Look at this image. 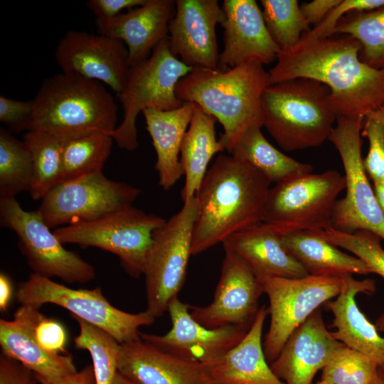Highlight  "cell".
<instances>
[{"mask_svg": "<svg viewBox=\"0 0 384 384\" xmlns=\"http://www.w3.org/2000/svg\"><path fill=\"white\" fill-rule=\"evenodd\" d=\"M345 188L344 176L336 170L276 183L269 190L262 222L281 235L330 228L337 197Z\"/></svg>", "mask_w": 384, "mask_h": 384, "instance_id": "obj_8", "label": "cell"}, {"mask_svg": "<svg viewBox=\"0 0 384 384\" xmlns=\"http://www.w3.org/2000/svg\"><path fill=\"white\" fill-rule=\"evenodd\" d=\"M228 153L252 166L270 183H279L313 171L311 164L298 161L274 147L260 126L249 127Z\"/></svg>", "mask_w": 384, "mask_h": 384, "instance_id": "obj_30", "label": "cell"}, {"mask_svg": "<svg viewBox=\"0 0 384 384\" xmlns=\"http://www.w3.org/2000/svg\"><path fill=\"white\" fill-rule=\"evenodd\" d=\"M166 220L132 206L102 218L64 225L53 232L63 244L94 247L118 256L122 267L137 278L144 273L154 233Z\"/></svg>", "mask_w": 384, "mask_h": 384, "instance_id": "obj_7", "label": "cell"}, {"mask_svg": "<svg viewBox=\"0 0 384 384\" xmlns=\"http://www.w3.org/2000/svg\"><path fill=\"white\" fill-rule=\"evenodd\" d=\"M113 384H137V383L131 380L127 377L124 376L123 375H122L117 371L116 376L114 378Z\"/></svg>", "mask_w": 384, "mask_h": 384, "instance_id": "obj_50", "label": "cell"}, {"mask_svg": "<svg viewBox=\"0 0 384 384\" xmlns=\"http://www.w3.org/2000/svg\"><path fill=\"white\" fill-rule=\"evenodd\" d=\"M282 235L268 224L260 222L233 234L223 245L238 254L260 279L309 275L285 250Z\"/></svg>", "mask_w": 384, "mask_h": 384, "instance_id": "obj_25", "label": "cell"}, {"mask_svg": "<svg viewBox=\"0 0 384 384\" xmlns=\"http://www.w3.org/2000/svg\"><path fill=\"white\" fill-rule=\"evenodd\" d=\"M361 45L348 35L302 38L291 48L279 49L270 70V85L307 78L330 90L338 117H366L384 105V70L373 68L359 58Z\"/></svg>", "mask_w": 384, "mask_h": 384, "instance_id": "obj_1", "label": "cell"}, {"mask_svg": "<svg viewBox=\"0 0 384 384\" xmlns=\"http://www.w3.org/2000/svg\"><path fill=\"white\" fill-rule=\"evenodd\" d=\"M0 217L1 225L16 234L32 273L68 283H85L95 277V267L64 247L38 210H24L15 198H0Z\"/></svg>", "mask_w": 384, "mask_h": 384, "instance_id": "obj_12", "label": "cell"}, {"mask_svg": "<svg viewBox=\"0 0 384 384\" xmlns=\"http://www.w3.org/2000/svg\"><path fill=\"white\" fill-rule=\"evenodd\" d=\"M167 311L171 328L166 334L139 333L140 338L164 351L203 364L231 349L248 331L233 326L208 329L192 317L190 306L178 297L169 303Z\"/></svg>", "mask_w": 384, "mask_h": 384, "instance_id": "obj_18", "label": "cell"}, {"mask_svg": "<svg viewBox=\"0 0 384 384\" xmlns=\"http://www.w3.org/2000/svg\"><path fill=\"white\" fill-rule=\"evenodd\" d=\"M67 135L31 130L23 136L32 160V181L29 193L34 200H41L63 181V149Z\"/></svg>", "mask_w": 384, "mask_h": 384, "instance_id": "obj_31", "label": "cell"}, {"mask_svg": "<svg viewBox=\"0 0 384 384\" xmlns=\"http://www.w3.org/2000/svg\"><path fill=\"white\" fill-rule=\"evenodd\" d=\"M260 4L267 29L280 49L294 47L310 31L298 1L261 0Z\"/></svg>", "mask_w": 384, "mask_h": 384, "instance_id": "obj_36", "label": "cell"}, {"mask_svg": "<svg viewBox=\"0 0 384 384\" xmlns=\"http://www.w3.org/2000/svg\"><path fill=\"white\" fill-rule=\"evenodd\" d=\"M371 384H384V365L378 366Z\"/></svg>", "mask_w": 384, "mask_h": 384, "instance_id": "obj_49", "label": "cell"}, {"mask_svg": "<svg viewBox=\"0 0 384 384\" xmlns=\"http://www.w3.org/2000/svg\"><path fill=\"white\" fill-rule=\"evenodd\" d=\"M37 378L40 384H95L94 370L90 365L86 366L75 374L58 379Z\"/></svg>", "mask_w": 384, "mask_h": 384, "instance_id": "obj_46", "label": "cell"}, {"mask_svg": "<svg viewBox=\"0 0 384 384\" xmlns=\"http://www.w3.org/2000/svg\"><path fill=\"white\" fill-rule=\"evenodd\" d=\"M383 6L384 0H341L319 24L304 33L302 38L314 39L331 36L340 19L347 14L369 11Z\"/></svg>", "mask_w": 384, "mask_h": 384, "instance_id": "obj_41", "label": "cell"}, {"mask_svg": "<svg viewBox=\"0 0 384 384\" xmlns=\"http://www.w3.org/2000/svg\"><path fill=\"white\" fill-rule=\"evenodd\" d=\"M329 242L351 252L364 262L373 273L384 279V250L381 238L375 233L361 230L353 233H346L330 227L324 230L312 231ZM378 331L384 332V314L376 321Z\"/></svg>", "mask_w": 384, "mask_h": 384, "instance_id": "obj_37", "label": "cell"}, {"mask_svg": "<svg viewBox=\"0 0 384 384\" xmlns=\"http://www.w3.org/2000/svg\"><path fill=\"white\" fill-rule=\"evenodd\" d=\"M140 193L135 186L97 172L61 182L41 199L37 210L50 228L62 227L129 207Z\"/></svg>", "mask_w": 384, "mask_h": 384, "instance_id": "obj_14", "label": "cell"}, {"mask_svg": "<svg viewBox=\"0 0 384 384\" xmlns=\"http://www.w3.org/2000/svg\"><path fill=\"white\" fill-rule=\"evenodd\" d=\"M33 110V99L22 101L0 96V121L12 132L27 131Z\"/></svg>", "mask_w": 384, "mask_h": 384, "instance_id": "obj_42", "label": "cell"}, {"mask_svg": "<svg viewBox=\"0 0 384 384\" xmlns=\"http://www.w3.org/2000/svg\"><path fill=\"white\" fill-rule=\"evenodd\" d=\"M332 35H348L360 45V60L384 70V6L369 11H354L340 19Z\"/></svg>", "mask_w": 384, "mask_h": 384, "instance_id": "obj_32", "label": "cell"}, {"mask_svg": "<svg viewBox=\"0 0 384 384\" xmlns=\"http://www.w3.org/2000/svg\"><path fill=\"white\" fill-rule=\"evenodd\" d=\"M341 344L327 329L318 309L292 332L270 366L284 384H312Z\"/></svg>", "mask_w": 384, "mask_h": 384, "instance_id": "obj_20", "label": "cell"}, {"mask_svg": "<svg viewBox=\"0 0 384 384\" xmlns=\"http://www.w3.org/2000/svg\"><path fill=\"white\" fill-rule=\"evenodd\" d=\"M221 273L213 299L205 306H190L192 317L208 329L237 326L249 330L264 293L262 282L235 252L224 248Z\"/></svg>", "mask_w": 384, "mask_h": 384, "instance_id": "obj_15", "label": "cell"}, {"mask_svg": "<svg viewBox=\"0 0 384 384\" xmlns=\"http://www.w3.org/2000/svg\"><path fill=\"white\" fill-rule=\"evenodd\" d=\"M16 299L21 305L38 309L45 304L63 307L70 315L107 332L119 343L140 338L139 329L155 321L146 310L133 314L117 309L105 297L100 287L73 289L33 273L18 284Z\"/></svg>", "mask_w": 384, "mask_h": 384, "instance_id": "obj_9", "label": "cell"}, {"mask_svg": "<svg viewBox=\"0 0 384 384\" xmlns=\"http://www.w3.org/2000/svg\"><path fill=\"white\" fill-rule=\"evenodd\" d=\"M223 49L218 70L246 63L268 65L277 60L280 48L265 26L262 9L255 0H225Z\"/></svg>", "mask_w": 384, "mask_h": 384, "instance_id": "obj_19", "label": "cell"}, {"mask_svg": "<svg viewBox=\"0 0 384 384\" xmlns=\"http://www.w3.org/2000/svg\"><path fill=\"white\" fill-rule=\"evenodd\" d=\"M1 353L15 359L37 377L58 379L78 372L69 353H53L44 349L31 331L14 320L0 319Z\"/></svg>", "mask_w": 384, "mask_h": 384, "instance_id": "obj_28", "label": "cell"}, {"mask_svg": "<svg viewBox=\"0 0 384 384\" xmlns=\"http://www.w3.org/2000/svg\"><path fill=\"white\" fill-rule=\"evenodd\" d=\"M378 365L343 343L321 369V380L333 384H371Z\"/></svg>", "mask_w": 384, "mask_h": 384, "instance_id": "obj_38", "label": "cell"}, {"mask_svg": "<svg viewBox=\"0 0 384 384\" xmlns=\"http://www.w3.org/2000/svg\"><path fill=\"white\" fill-rule=\"evenodd\" d=\"M217 120L195 104L193 116L181 147L185 183L181 191L183 202L195 197L208 171L213 156L225 151L216 138Z\"/></svg>", "mask_w": 384, "mask_h": 384, "instance_id": "obj_29", "label": "cell"}, {"mask_svg": "<svg viewBox=\"0 0 384 384\" xmlns=\"http://www.w3.org/2000/svg\"><path fill=\"white\" fill-rule=\"evenodd\" d=\"M33 175L31 156L23 141L0 128V198L28 191Z\"/></svg>", "mask_w": 384, "mask_h": 384, "instance_id": "obj_34", "label": "cell"}, {"mask_svg": "<svg viewBox=\"0 0 384 384\" xmlns=\"http://www.w3.org/2000/svg\"><path fill=\"white\" fill-rule=\"evenodd\" d=\"M262 111L263 126L288 151L319 146L329 140L337 119L328 87L307 78L268 85Z\"/></svg>", "mask_w": 384, "mask_h": 384, "instance_id": "obj_5", "label": "cell"}, {"mask_svg": "<svg viewBox=\"0 0 384 384\" xmlns=\"http://www.w3.org/2000/svg\"><path fill=\"white\" fill-rule=\"evenodd\" d=\"M341 0H314L300 6L302 14L309 24H319Z\"/></svg>", "mask_w": 384, "mask_h": 384, "instance_id": "obj_45", "label": "cell"}, {"mask_svg": "<svg viewBox=\"0 0 384 384\" xmlns=\"http://www.w3.org/2000/svg\"><path fill=\"white\" fill-rule=\"evenodd\" d=\"M198 210L195 196L154 233L143 274L146 311L155 319L167 311L184 284Z\"/></svg>", "mask_w": 384, "mask_h": 384, "instance_id": "obj_11", "label": "cell"}, {"mask_svg": "<svg viewBox=\"0 0 384 384\" xmlns=\"http://www.w3.org/2000/svg\"><path fill=\"white\" fill-rule=\"evenodd\" d=\"M282 242L285 250L309 275L341 278L354 274L373 273L361 259L342 252L311 231L284 234Z\"/></svg>", "mask_w": 384, "mask_h": 384, "instance_id": "obj_27", "label": "cell"}, {"mask_svg": "<svg viewBox=\"0 0 384 384\" xmlns=\"http://www.w3.org/2000/svg\"><path fill=\"white\" fill-rule=\"evenodd\" d=\"M13 284L10 277L5 272L0 273V310L7 311L13 297Z\"/></svg>", "mask_w": 384, "mask_h": 384, "instance_id": "obj_47", "label": "cell"}, {"mask_svg": "<svg viewBox=\"0 0 384 384\" xmlns=\"http://www.w3.org/2000/svg\"><path fill=\"white\" fill-rule=\"evenodd\" d=\"M191 70L172 53L169 37L149 58L129 67L125 85L117 95L123 119L112 134L119 148L131 151L139 146L136 121L144 110H171L184 103L176 97V87Z\"/></svg>", "mask_w": 384, "mask_h": 384, "instance_id": "obj_6", "label": "cell"}, {"mask_svg": "<svg viewBox=\"0 0 384 384\" xmlns=\"http://www.w3.org/2000/svg\"><path fill=\"white\" fill-rule=\"evenodd\" d=\"M224 18L218 0H176L169 26L172 53L192 69H218L215 30Z\"/></svg>", "mask_w": 384, "mask_h": 384, "instance_id": "obj_17", "label": "cell"}, {"mask_svg": "<svg viewBox=\"0 0 384 384\" xmlns=\"http://www.w3.org/2000/svg\"><path fill=\"white\" fill-rule=\"evenodd\" d=\"M260 281L270 302V327L262 344L270 363L292 332L321 305L337 297L341 289L342 277H269Z\"/></svg>", "mask_w": 384, "mask_h": 384, "instance_id": "obj_13", "label": "cell"}, {"mask_svg": "<svg viewBox=\"0 0 384 384\" xmlns=\"http://www.w3.org/2000/svg\"><path fill=\"white\" fill-rule=\"evenodd\" d=\"M79 334L74 338L75 347L87 351L92 358L95 384H113L117 373L119 343L107 332L75 316Z\"/></svg>", "mask_w": 384, "mask_h": 384, "instance_id": "obj_35", "label": "cell"}, {"mask_svg": "<svg viewBox=\"0 0 384 384\" xmlns=\"http://www.w3.org/2000/svg\"><path fill=\"white\" fill-rule=\"evenodd\" d=\"M270 185L264 176L247 163L231 155H218L196 195L198 210L192 255L262 222Z\"/></svg>", "mask_w": 384, "mask_h": 384, "instance_id": "obj_2", "label": "cell"}, {"mask_svg": "<svg viewBox=\"0 0 384 384\" xmlns=\"http://www.w3.org/2000/svg\"><path fill=\"white\" fill-rule=\"evenodd\" d=\"M269 308L260 307L243 338L222 356L203 364L215 384H284L272 372L262 343Z\"/></svg>", "mask_w": 384, "mask_h": 384, "instance_id": "obj_24", "label": "cell"}, {"mask_svg": "<svg viewBox=\"0 0 384 384\" xmlns=\"http://www.w3.org/2000/svg\"><path fill=\"white\" fill-rule=\"evenodd\" d=\"M373 188L378 202L384 213V181L373 183Z\"/></svg>", "mask_w": 384, "mask_h": 384, "instance_id": "obj_48", "label": "cell"}, {"mask_svg": "<svg viewBox=\"0 0 384 384\" xmlns=\"http://www.w3.org/2000/svg\"><path fill=\"white\" fill-rule=\"evenodd\" d=\"M195 104L184 102L171 110L146 109L142 112L156 154L155 169L164 190L172 188L183 175L179 154Z\"/></svg>", "mask_w": 384, "mask_h": 384, "instance_id": "obj_26", "label": "cell"}, {"mask_svg": "<svg viewBox=\"0 0 384 384\" xmlns=\"http://www.w3.org/2000/svg\"><path fill=\"white\" fill-rule=\"evenodd\" d=\"M117 371L137 384H215L205 366L141 338L119 343Z\"/></svg>", "mask_w": 384, "mask_h": 384, "instance_id": "obj_21", "label": "cell"}, {"mask_svg": "<svg viewBox=\"0 0 384 384\" xmlns=\"http://www.w3.org/2000/svg\"><path fill=\"white\" fill-rule=\"evenodd\" d=\"M113 141L111 134L102 132L67 140L63 149V181L102 172L111 153Z\"/></svg>", "mask_w": 384, "mask_h": 384, "instance_id": "obj_33", "label": "cell"}, {"mask_svg": "<svg viewBox=\"0 0 384 384\" xmlns=\"http://www.w3.org/2000/svg\"><path fill=\"white\" fill-rule=\"evenodd\" d=\"M146 0H89L87 7L96 16V20L107 21L122 14L125 9H132Z\"/></svg>", "mask_w": 384, "mask_h": 384, "instance_id": "obj_44", "label": "cell"}, {"mask_svg": "<svg viewBox=\"0 0 384 384\" xmlns=\"http://www.w3.org/2000/svg\"><path fill=\"white\" fill-rule=\"evenodd\" d=\"M383 121H384V115H383Z\"/></svg>", "mask_w": 384, "mask_h": 384, "instance_id": "obj_52", "label": "cell"}, {"mask_svg": "<svg viewBox=\"0 0 384 384\" xmlns=\"http://www.w3.org/2000/svg\"><path fill=\"white\" fill-rule=\"evenodd\" d=\"M312 384H333V383L325 381V380H321L320 381H319L317 383H312Z\"/></svg>", "mask_w": 384, "mask_h": 384, "instance_id": "obj_51", "label": "cell"}, {"mask_svg": "<svg viewBox=\"0 0 384 384\" xmlns=\"http://www.w3.org/2000/svg\"><path fill=\"white\" fill-rule=\"evenodd\" d=\"M361 136L369 142V149L363 165L373 183L384 181V122L380 107L364 119Z\"/></svg>", "mask_w": 384, "mask_h": 384, "instance_id": "obj_40", "label": "cell"}, {"mask_svg": "<svg viewBox=\"0 0 384 384\" xmlns=\"http://www.w3.org/2000/svg\"><path fill=\"white\" fill-rule=\"evenodd\" d=\"M375 282L372 279L356 280L352 275L342 277V287L334 300L326 303L332 312L334 337L345 346L369 358L378 366L384 365V338L360 310L356 296L360 292L373 294Z\"/></svg>", "mask_w": 384, "mask_h": 384, "instance_id": "obj_23", "label": "cell"}, {"mask_svg": "<svg viewBox=\"0 0 384 384\" xmlns=\"http://www.w3.org/2000/svg\"><path fill=\"white\" fill-rule=\"evenodd\" d=\"M176 1L146 0L144 4L107 21L96 20L98 33L119 40L126 46L129 66L146 59L169 37Z\"/></svg>", "mask_w": 384, "mask_h": 384, "instance_id": "obj_22", "label": "cell"}, {"mask_svg": "<svg viewBox=\"0 0 384 384\" xmlns=\"http://www.w3.org/2000/svg\"><path fill=\"white\" fill-rule=\"evenodd\" d=\"M14 320L29 329L36 341L46 351L67 353V331L58 320L46 316L38 308L24 305L15 311Z\"/></svg>", "mask_w": 384, "mask_h": 384, "instance_id": "obj_39", "label": "cell"}, {"mask_svg": "<svg viewBox=\"0 0 384 384\" xmlns=\"http://www.w3.org/2000/svg\"><path fill=\"white\" fill-rule=\"evenodd\" d=\"M364 119L338 117L329 137L340 155L346 181V195L335 203L331 228L346 233L368 230L384 240V213L363 165Z\"/></svg>", "mask_w": 384, "mask_h": 384, "instance_id": "obj_10", "label": "cell"}, {"mask_svg": "<svg viewBox=\"0 0 384 384\" xmlns=\"http://www.w3.org/2000/svg\"><path fill=\"white\" fill-rule=\"evenodd\" d=\"M0 384H40L36 375L18 361L0 356Z\"/></svg>", "mask_w": 384, "mask_h": 384, "instance_id": "obj_43", "label": "cell"}, {"mask_svg": "<svg viewBox=\"0 0 384 384\" xmlns=\"http://www.w3.org/2000/svg\"><path fill=\"white\" fill-rule=\"evenodd\" d=\"M268 85L269 73L258 63L225 70L197 68L178 81L176 95L221 124L224 132L219 140L229 152L249 127H263L262 97Z\"/></svg>", "mask_w": 384, "mask_h": 384, "instance_id": "obj_3", "label": "cell"}, {"mask_svg": "<svg viewBox=\"0 0 384 384\" xmlns=\"http://www.w3.org/2000/svg\"><path fill=\"white\" fill-rule=\"evenodd\" d=\"M33 102L27 131L73 137L93 132L112 135L118 126V107L111 93L102 83L78 75L61 72L47 78Z\"/></svg>", "mask_w": 384, "mask_h": 384, "instance_id": "obj_4", "label": "cell"}, {"mask_svg": "<svg viewBox=\"0 0 384 384\" xmlns=\"http://www.w3.org/2000/svg\"><path fill=\"white\" fill-rule=\"evenodd\" d=\"M55 59L62 73L98 81L117 95L125 85L130 67L124 43L84 31H67L56 46Z\"/></svg>", "mask_w": 384, "mask_h": 384, "instance_id": "obj_16", "label": "cell"}]
</instances>
